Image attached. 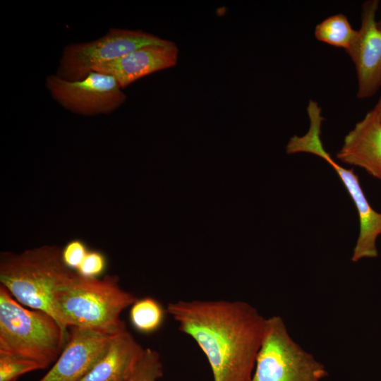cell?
Returning a JSON list of instances; mask_svg holds the SVG:
<instances>
[{"label": "cell", "mask_w": 381, "mask_h": 381, "mask_svg": "<svg viewBox=\"0 0 381 381\" xmlns=\"http://www.w3.org/2000/svg\"><path fill=\"white\" fill-rule=\"evenodd\" d=\"M205 354L213 381H250L265 320L242 301H178L166 308Z\"/></svg>", "instance_id": "1"}, {"label": "cell", "mask_w": 381, "mask_h": 381, "mask_svg": "<svg viewBox=\"0 0 381 381\" xmlns=\"http://www.w3.org/2000/svg\"><path fill=\"white\" fill-rule=\"evenodd\" d=\"M137 298L123 289L116 275H76L54 293L55 318L63 329L77 327L114 335L126 329L120 315Z\"/></svg>", "instance_id": "2"}, {"label": "cell", "mask_w": 381, "mask_h": 381, "mask_svg": "<svg viewBox=\"0 0 381 381\" xmlns=\"http://www.w3.org/2000/svg\"><path fill=\"white\" fill-rule=\"evenodd\" d=\"M61 251L55 246H43L20 253H1V285L20 304L56 319L54 293L77 274L64 264Z\"/></svg>", "instance_id": "3"}, {"label": "cell", "mask_w": 381, "mask_h": 381, "mask_svg": "<svg viewBox=\"0 0 381 381\" xmlns=\"http://www.w3.org/2000/svg\"><path fill=\"white\" fill-rule=\"evenodd\" d=\"M68 335L54 317L24 308L0 285V351L28 358L44 369L58 359Z\"/></svg>", "instance_id": "4"}, {"label": "cell", "mask_w": 381, "mask_h": 381, "mask_svg": "<svg viewBox=\"0 0 381 381\" xmlns=\"http://www.w3.org/2000/svg\"><path fill=\"white\" fill-rule=\"evenodd\" d=\"M307 113L310 121L308 131L301 136L295 135L291 137L286 147V152H306L317 155L335 170L353 200L359 217V234L351 260L356 262L363 258H376L378 255L376 241L381 234V212H376L369 204L353 169H346L339 165L324 148L321 140V126L324 118L322 109L315 101H309Z\"/></svg>", "instance_id": "5"}, {"label": "cell", "mask_w": 381, "mask_h": 381, "mask_svg": "<svg viewBox=\"0 0 381 381\" xmlns=\"http://www.w3.org/2000/svg\"><path fill=\"white\" fill-rule=\"evenodd\" d=\"M325 366L289 333L279 315L266 318L250 381H322Z\"/></svg>", "instance_id": "6"}, {"label": "cell", "mask_w": 381, "mask_h": 381, "mask_svg": "<svg viewBox=\"0 0 381 381\" xmlns=\"http://www.w3.org/2000/svg\"><path fill=\"white\" fill-rule=\"evenodd\" d=\"M164 40L143 30L112 28L96 40L66 47L57 75L67 80H78L97 67L116 61L143 46Z\"/></svg>", "instance_id": "7"}, {"label": "cell", "mask_w": 381, "mask_h": 381, "mask_svg": "<svg viewBox=\"0 0 381 381\" xmlns=\"http://www.w3.org/2000/svg\"><path fill=\"white\" fill-rule=\"evenodd\" d=\"M52 97L64 108L83 115L109 114L126 99L116 80L111 75L92 71L78 80H67L57 75L47 78Z\"/></svg>", "instance_id": "8"}, {"label": "cell", "mask_w": 381, "mask_h": 381, "mask_svg": "<svg viewBox=\"0 0 381 381\" xmlns=\"http://www.w3.org/2000/svg\"><path fill=\"white\" fill-rule=\"evenodd\" d=\"M378 6L377 0L363 4L358 37L346 50L356 67L360 99L374 95L381 86V30L375 19Z\"/></svg>", "instance_id": "9"}, {"label": "cell", "mask_w": 381, "mask_h": 381, "mask_svg": "<svg viewBox=\"0 0 381 381\" xmlns=\"http://www.w3.org/2000/svg\"><path fill=\"white\" fill-rule=\"evenodd\" d=\"M112 337L88 329L70 327L60 356L39 381H79L103 356Z\"/></svg>", "instance_id": "10"}, {"label": "cell", "mask_w": 381, "mask_h": 381, "mask_svg": "<svg viewBox=\"0 0 381 381\" xmlns=\"http://www.w3.org/2000/svg\"><path fill=\"white\" fill-rule=\"evenodd\" d=\"M179 52L174 42L165 40L161 43L143 46L92 71L112 75L122 89L143 77L174 66Z\"/></svg>", "instance_id": "11"}, {"label": "cell", "mask_w": 381, "mask_h": 381, "mask_svg": "<svg viewBox=\"0 0 381 381\" xmlns=\"http://www.w3.org/2000/svg\"><path fill=\"white\" fill-rule=\"evenodd\" d=\"M337 158L381 180V122L374 109L347 133Z\"/></svg>", "instance_id": "12"}, {"label": "cell", "mask_w": 381, "mask_h": 381, "mask_svg": "<svg viewBox=\"0 0 381 381\" xmlns=\"http://www.w3.org/2000/svg\"><path fill=\"white\" fill-rule=\"evenodd\" d=\"M143 351L126 329L113 335L103 356L79 381H126Z\"/></svg>", "instance_id": "13"}, {"label": "cell", "mask_w": 381, "mask_h": 381, "mask_svg": "<svg viewBox=\"0 0 381 381\" xmlns=\"http://www.w3.org/2000/svg\"><path fill=\"white\" fill-rule=\"evenodd\" d=\"M358 33V30L352 28L346 16L341 13L328 17L315 28V36L318 40L346 51L353 44Z\"/></svg>", "instance_id": "14"}, {"label": "cell", "mask_w": 381, "mask_h": 381, "mask_svg": "<svg viewBox=\"0 0 381 381\" xmlns=\"http://www.w3.org/2000/svg\"><path fill=\"white\" fill-rule=\"evenodd\" d=\"M167 310L155 298H137L131 306L129 318L133 327L138 332L150 334L163 325Z\"/></svg>", "instance_id": "15"}, {"label": "cell", "mask_w": 381, "mask_h": 381, "mask_svg": "<svg viewBox=\"0 0 381 381\" xmlns=\"http://www.w3.org/2000/svg\"><path fill=\"white\" fill-rule=\"evenodd\" d=\"M162 376L163 365L159 353L146 348L126 381H157Z\"/></svg>", "instance_id": "16"}, {"label": "cell", "mask_w": 381, "mask_h": 381, "mask_svg": "<svg viewBox=\"0 0 381 381\" xmlns=\"http://www.w3.org/2000/svg\"><path fill=\"white\" fill-rule=\"evenodd\" d=\"M41 369L31 360L0 351V381H16L20 376Z\"/></svg>", "instance_id": "17"}, {"label": "cell", "mask_w": 381, "mask_h": 381, "mask_svg": "<svg viewBox=\"0 0 381 381\" xmlns=\"http://www.w3.org/2000/svg\"><path fill=\"white\" fill-rule=\"evenodd\" d=\"M106 267L104 255L99 251H89L76 270V272L87 278H96L102 274Z\"/></svg>", "instance_id": "18"}, {"label": "cell", "mask_w": 381, "mask_h": 381, "mask_svg": "<svg viewBox=\"0 0 381 381\" xmlns=\"http://www.w3.org/2000/svg\"><path fill=\"white\" fill-rule=\"evenodd\" d=\"M87 252L83 241L78 239L72 240L62 250V260L68 268L76 272Z\"/></svg>", "instance_id": "19"}, {"label": "cell", "mask_w": 381, "mask_h": 381, "mask_svg": "<svg viewBox=\"0 0 381 381\" xmlns=\"http://www.w3.org/2000/svg\"><path fill=\"white\" fill-rule=\"evenodd\" d=\"M373 109L377 112V114L378 115V117H379V119L380 120V122H381V96H380L377 103L376 104L375 107Z\"/></svg>", "instance_id": "20"}, {"label": "cell", "mask_w": 381, "mask_h": 381, "mask_svg": "<svg viewBox=\"0 0 381 381\" xmlns=\"http://www.w3.org/2000/svg\"><path fill=\"white\" fill-rule=\"evenodd\" d=\"M377 25L378 29L381 30V19L379 21H377Z\"/></svg>", "instance_id": "21"}]
</instances>
